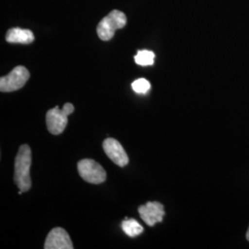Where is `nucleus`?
<instances>
[{"mask_svg": "<svg viewBox=\"0 0 249 249\" xmlns=\"http://www.w3.org/2000/svg\"><path fill=\"white\" fill-rule=\"evenodd\" d=\"M154 57H155V54L153 52L149 50H142V51H139L135 55V62L142 67L151 66L154 63Z\"/></svg>", "mask_w": 249, "mask_h": 249, "instance_id": "9b49d317", "label": "nucleus"}, {"mask_svg": "<svg viewBox=\"0 0 249 249\" xmlns=\"http://www.w3.org/2000/svg\"><path fill=\"white\" fill-rule=\"evenodd\" d=\"M45 249H73L71 236L63 228L56 227L48 233L45 240Z\"/></svg>", "mask_w": 249, "mask_h": 249, "instance_id": "6e6552de", "label": "nucleus"}, {"mask_svg": "<svg viewBox=\"0 0 249 249\" xmlns=\"http://www.w3.org/2000/svg\"><path fill=\"white\" fill-rule=\"evenodd\" d=\"M32 164V151L31 148L24 144L18 149V154L15 160V174L14 181L19 190L26 192L32 187V180L30 169Z\"/></svg>", "mask_w": 249, "mask_h": 249, "instance_id": "f257e3e1", "label": "nucleus"}, {"mask_svg": "<svg viewBox=\"0 0 249 249\" xmlns=\"http://www.w3.org/2000/svg\"><path fill=\"white\" fill-rule=\"evenodd\" d=\"M103 148L109 159L115 162L116 165L124 167L128 163L129 159L126 152L124 151L122 145L115 139L108 138L105 140L103 143Z\"/></svg>", "mask_w": 249, "mask_h": 249, "instance_id": "423d86ee", "label": "nucleus"}, {"mask_svg": "<svg viewBox=\"0 0 249 249\" xmlns=\"http://www.w3.org/2000/svg\"><path fill=\"white\" fill-rule=\"evenodd\" d=\"M74 107L67 103L63 109L55 107L46 113V125L48 131L53 135H59L65 130L68 124V116L73 113Z\"/></svg>", "mask_w": 249, "mask_h": 249, "instance_id": "7ed1b4c3", "label": "nucleus"}, {"mask_svg": "<svg viewBox=\"0 0 249 249\" xmlns=\"http://www.w3.org/2000/svg\"><path fill=\"white\" fill-rule=\"evenodd\" d=\"M6 41L10 44L29 45L35 41V36L28 29L12 28L9 29L6 35Z\"/></svg>", "mask_w": 249, "mask_h": 249, "instance_id": "1a4fd4ad", "label": "nucleus"}, {"mask_svg": "<svg viewBox=\"0 0 249 249\" xmlns=\"http://www.w3.org/2000/svg\"><path fill=\"white\" fill-rule=\"evenodd\" d=\"M121 227L124 233L130 237H136L144 231L142 226L134 219L125 218V220L121 224Z\"/></svg>", "mask_w": 249, "mask_h": 249, "instance_id": "9d476101", "label": "nucleus"}, {"mask_svg": "<svg viewBox=\"0 0 249 249\" xmlns=\"http://www.w3.org/2000/svg\"><path fill=\"white\" fill-rule=\"evenodd\" d=\"M247 239L249 241V230H248V232H247Z\"/></svg>", "mask_w": 249, "mask_h": 249, "instance_id": "ddd939ff", "label": "nucleus"}, {"mask_svg": "<svg viewBox=\"0 0 249 249\" xmlns=\"http://www.w3.org/2000/svg\"><path fill=\"white\" fill-rule=\"evenodd\" d=\"M132 89L137 93L144 94L151 89V83L146 79H138L132 83Z\"/></svg>", "mask_w": 249, "mask_h": 249, "instance_id": "f8f14e48", "label": "nucleus"}, {"mask_svg": "<svg viewBox=\"0 0 249 249\" xmlns=\"http://www.w3.org/2000/svg\"><path fill=\"white\" fill-rule=\"evenodd\" d=\"M139 213L147 225L153 226L157 223L162 222L165 212L163 205L160 202L149 201L139 208Z\"/></svg>", "mask_w": 249, "mask_h": 249, "instance_id": "0eeeda50", "label": "nucleus"}, {"mask_svg": "<svg viewBox=\"0 0 249 249\" xmlns=\"http://www.w3.org/2000/svg\"><path fill=\"white\" fill-rule=\"evenodd\" d=\"M125 24V15L122 11L115 9L99 22L97 26V35L101 40L109 41L115 36L116 30L124 28Z\"/></svg>", "mask_w": 249, "mask_h": 249, "instance_id": "f03ea898", "label": "nucleus"}, {"mask_svg": "<svg viewBox=\"0 0 249 249\" xmlns=\"http://www.w3.org/2000/svg\"><path fill=\"white\" fill-rule=\"evenodd\" d=\"M30 79V72L26 68L18 66L7 76L0 79V90L2 92H11L21 89Z\"/></svg>", "mask_w": 249, "mask_h": 249, "instance_id": "39448f33", "label": "nucleus"}, {"mask_svg": "<svg viewBox=\"0 0 249 249\" xmlns=\"http://www.w3.org/2000/svg\"><path fill=\"white\" fill-rule=\"evenodd\" d=\"M78 172L84 181L98 185L107 180V172L101 164L91 159H83L78 162Z\"/></svg>", "mask_w": 249, "mask_h": 249, "instance_id": "20e7f679", "label": "nucleus"}]
</instances>
